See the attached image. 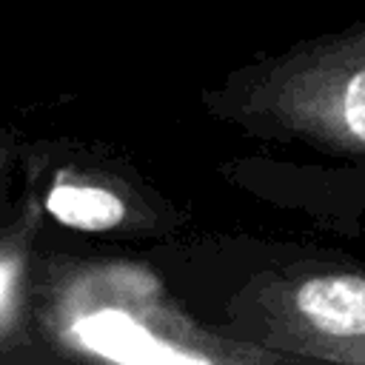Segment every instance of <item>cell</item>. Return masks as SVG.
<instances>
[{"label":"cell","mask_w":365,"mask_h":365,"mask_svg":"<svg viewBox=\"0 0 365 365\" xmlns=\"http://www.w3.org/2000/svg\"><path fill=\"white\" fill-rule=\"evenodd\" d=\"M200 103L251 140L365 168V20L259 54L202 88Z\"/></svg>","instance_id":"1"},{"label":"cell","mask_w":365,"mask_h":365,"mask_svg":"<svg viewBox=\"0 0 365 365\" xmlns=\"http://www.w3.org/2000/svg\"><path fill=\"white\" fill-rule=\"evenodd\" d=\"M257 254L200 322L271 362L365 365V271L305 248Z\"/></svg>","instance_id":"2"},{"label":"cell","mask_w":365,"mask_h":365,"mask_svg":"<svg viewBox=\"0 0 365 365\" xmlns=\"http://www.w3.org/2000/svg\"><path fill=\"white\" fill-rule=\"evenodd\" d=\"M48 211L83 231H117L140 228L160 234L165 225H177L180 217L165 205H134L131 197L120 194L106 182H63L48 194Z\"/></svg>","instance_id":"3"}]
</instances>
